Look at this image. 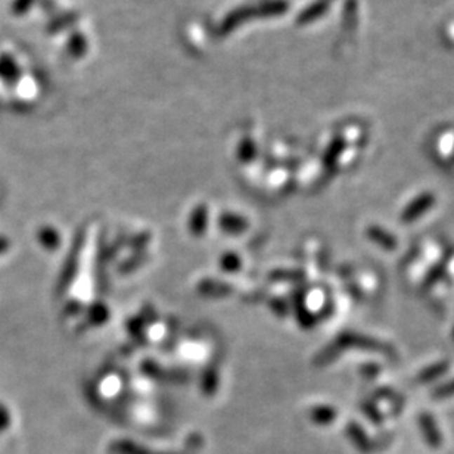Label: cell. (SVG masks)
<instances>
[{"instance_id":"cell-5","label":"cell","mask_w":454,"mask_h":454,"mask_svg":"<svg viewBox=\"0 0 454 454\" xmlns=\"http://www.w3.org/2000/svg\"><path fill=\"white\" fill-rule=\"evenodd\" d=\"M348 436L351 438V441L354 443V446L360 450V451H369L370 450V441L368 435L364 434V431L359 427L356 423H349L348 425V429H347Z\"/></svg>"},{"instance_id":"cell-1","label":"cell","mask_w":454,"mask_h":454,"mask_svg":"<svg viewBox=\"0 0 454 454\" xmlns=\"http://www.w3.org/2000/svg\"><path fill=\"white\" fill-rule=\"evenodd\" d=\"M338 345L341 348L344 347H353V348H360L366 351H378V353H391V348L382 342H379L373 338H369V336H363L359 333H342L338 340Z\"/></svg>"},{"instance_id":"cell-4","label":"cell","mask_w":454,"mask_h":454,"mask_svg":"<svg viewBox=\"0 0 454 454\" xmlns=\"http://www.w3.org/2000/svg\"><path fill=\"white\" fill-rule=\"evenodd\" d=\"M419 425H420V429H422L425 439H427V443L434 448L441 447L443 436L436 428V423H435L434 418L431 415H422L419 419Z\"/></svg>"},{"instance_id":"cell-7","label":"cell","mask_w":454,"mask_h":454,"mask_svg":"<svg viewBox=\"0 0 454 454\" xmlns=\"http://www.w3.org/2000/svg\"><path fill=\"white\" fill-rule=\"evenodd\" d=\"M344 21L348 28L357 27L359 22V2L357 0H348L344 11Z\"/></svg>"},{"instance_id":"cell-3","label":"cell","mask_w":454,"mask_h":454,"mask_svg":"<svg viewBox=\"0 0 454 454\" xmlns=\"http://www.w3.org/2000/svg\"><path fill=\"white\" fill-rule=\"evenodd\" d=\"M366 235L368 238L376 243L378 246L384 248L387 251H392L397 248V238H395L392 233L387 232L384 227L379 226H370L368 230H366Z\"/></svg>"},{"instance_id":"cell-9","label":"cell","mask_w":454,"mask_h":454,"mask_svg":"<svg viewBox=\"0 0 454 454\" xmlns=\"http://www.w3.org/2000/svg\"><path fill=\"white\" fill-rule=\"evenodd\" d=\"M451 395H454V379L451 380V382L439 385L434 391V397H436V399H447V397H451Z\"/></svg>"},{"instance_id":"cell-10","label":"cell","mask_w":454,"mask_h":454,"mask_svg":"<svg viewBox=\"0 0 454 454\" xmlns=\"http://www.w3.org/2000/svg\"><path fill=\"white\" fill-rule=\"evenodd\" d=\"M114 451L116 453V454H145L143 451H140V450H138V448H135L133 446H126V444H119V446H115L114 447Z\"/></svg>"},{"instance_id":"cell-8","label":"cell","mask_w":454,"mask_h":454,"mask_svg":"<svg viewBox=\"0 0 454 454\" xmlns=\"http://www.w3.org/2000/svg\"><path fill=\"white\" fill-rule=\"evenodd\" d=\"M335 416H336V412L333 408H329V407L316 408V410H313V413H312L313 420L317 422V423H321V425H326V423L333 422Z\"/></svg>"},{"instance_id":"cell-6","label":"cell","mask_w":454,"mask_h":454,"mask_svg":"<svg viewBox=\"0 0 454 454\" xmlns=\"http://www.w3.org/2000/svg\"><path fill=\"white\" fill-rule=\"evenodd\" d=\"M447 368H448V363H447V361H441V363L432 364L431 368L425 369V370L418 376V380H419V382H422V384H425V382H431V380H435V379H438L439 376H443V375L447 372Z\"/></svg>"},{"instance_id":"cell-2","label":"cell","mask_w":454,"mask_h":454,"mask_svg":"<svg viewBox=\"0 0 454 454\" xmlns=\"http://www.w3.org/2000/svg\"><path fill=\"white\" fill-rule=\"evenodd\" d=\"M435 203V196L429 192H425L419 195L416 199L410 202L406 210L401 213V222L403 223H413L418 218H420L425 213H428L432 205Z\"/></svg>"}]
</instances>
